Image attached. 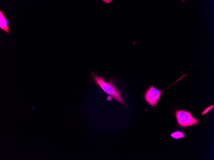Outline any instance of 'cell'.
Segmentation results:
<instances>
[{
  "mask_svg": "<svg viewBox=\"0 0 214 160\" xmlns=\"http://www.w3.org/2000/svg\"><path fill=\"white\" fill-rule=\"evenodd\" d=\"M91 76L96 85H99L108 95L117 100L119 103H124L123 99L120 92L114 84L112 82L111 80L109 82H105L102 77L93 74H91Z\"/></svg>",
  "mask_w": 214,
  "mask_h": 160,
  "instance_id": "6da1fadb",
  "label": "cell"
},
{
  "mask_svg": "<svg viewBox=\"0 0 214 160\" xmlns=\"http://www.w3.org/2000/svg\"><path fill=\"white\" fill-rule=\"evenodd\" d=\"M175 113L178 124L182 127L189 126L199 122V120L193 117L191 112L179 110L176 111Z\"/></svg>",
  "mask_w": 214,
  "mask_h": 160,
  "instance_id": "7a4b0ae2",
  "label": "cell"
},
{
  "mask_svg": "<svg viewBox=\"0 0 214 160\" xmlns=\"http://www.w3.org/2000/svg\"><path fill=\"white\" fill-rule=\"evenodd\" d=\"M163 91L155 88L154 86L150 87L145 94V99L151 106H155L159 100Z\"/></svg>",
  "mask_w": 214,
  "mask_h": 160,
  "instance_id": "3957f363",
  "label": "cell"
},
{
  "mask_svg": "<svg viewBox=\"0 0 214 160\" xmlns=\"http://www.w3.org/2000/svg\"><path fill=\"white\" fill-rule=\"evenodd\" d=\"M8 22L3 12L0 10V28L6 31L8 34H9L10 30L8 26Z\"/></svg>",
  "mask_w": 214,
  "mask_h": 160,
  "instance_id": "277c9868",
  "label": "cell"
},
{
  "mask_svg": "<svg viewBox=\"0 0 214 160\" xmlns=\"http://www.w3.org/2000/svg\"><path fill=\"white\" fill-rule=\"evenodd\" d=\"M172 137L176 139L180 138H184V134L183 133L179 131L172 134L171 135Z\"/></svg>",
  "mask_w": 214,
  "mask_h": 160,
  "instance_id": "5b68a950",
  "label": "cell"
},
{
  "mask_svg": "<svg viewBox=\"0 0 214 160\" xmlns=\"http://www.w3.org/2000/svg\"><path fill=\"white\" fill-rule=\"evenodd\" d=\"M214 107V106H210L209 107L206 109L204 111H203L202 113V115H204L205 114H207L209 111L211 109H212Z\"/></svg>",
  "mask_w": 214,
  "mask_h": 160,
  "instance_id": "8992f818",
  "label": "cell"
},
{
  "mask_svg": "<svg viewBox=\"0 0 214 160\" xmlns=\"http://www.w3.org/2000/svg\"><path fill=\"white\" fill-rule=\"evenodd\" d=\"M103 1L107 3H110L112 1H108V0H107V1H105H105Z\"/></svg>",
  "mask_w": 214,
  "mask_h": 160,
  "instance_id": "52a82bcc",
  "label": "cell"
},
{
  "mask_svg": "<svg viewBox=\"0 0 214 160\" xmlns=\"http://www.w3.org/2000/svg\"><path fill=\"white\" fill-rule=\"evenodd\" d=\"M31 107H32V108L33 110H35V108H34V106H31Z\"/></svg>",
  "mask_w": 214,
  "mask_h": 160,
  "instance_id": "ba28073f",
  "label": "cell"
}]
</instances>
